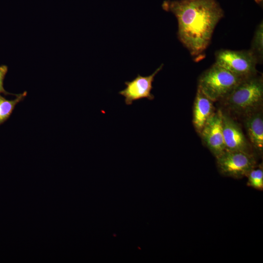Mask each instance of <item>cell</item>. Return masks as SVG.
Here are the masks:
<instances>
[{"mask_svg":"<svg viewBox=\"0 0 263 263\" xmlns=\"http://www.w3.org/2000/svg\"><path fill=\"white\" fill-rule=\"evenodd\" d=\"M163 9L178 22L177 37L195 61L202 60L215 28L224 17L217 0H165Z\"/></svg>","mask_w":263,"mask_h":263,"instance_id":"1","label":"cell"},{"mask_svg":"<svg viewBox=\"0 0 263 263\" xmlns=\"http://www.w3.org/2000/svg\"><path fill=\"white\" fill-rule=\"evenodd\" d=\"M222 101L233 113L244 117L260 111L263 102V76L257 74L244 79Z\"/></svg>","mask_w":263,"mask_h":263,"instance_id":"2","label":"cell"},{"mask_svg":"<svg viewBox=\"0 0 263 263\" xmlns=\"http://www.w3.org/2000/svg\"><path fill=\"white\" fill-rule=\"evenodd\" d=\"M244 79L214 63L200 75L198 88L212 101H222Z\"/></svg>","mask_w":263,"mask_h":263,"instance_id":"3","label":"cell"},{"mask_svg":"<svg viewBox=\"0 0 263 263\" xmlns=\"http://www.w3.org/2000/svg\"><path fill=\"white\" fill-rule=\"evenodd\" d=\"M216 64L243 78L258 74L257 63L249 50L220 49L214 54Z\"/></svg>","mask_w":263,"mask_h":263,"instance_id":"4","label":"cell"},{"mask_svg":"<svg viewBox=\"0 0 263 263\" xmlns=\"http://www.w3.org/2000/svg\"><path fill=\"white\" fill-rule=\"evenodd\" d=\"M216 159L220 173L235 179L246 177L257 165L253 154L242 151L225 150Z\"/></svg>","mask_w":263,"mask_h":263,"instance_id":"5","label":"cell"},{"mask_svg":"<svg viewBox=\"0 0 263 263\" xmlns=\"http://www.w3.org/2000/svg\"><path fill=\"white\" fill-rule=\"evenodd\" d=\"M222 115L223 111L220 109L215 112L208 119L200 134L204 143L215 158L225 150Z\"/></svg>","mask_w":263,"mask_h":263,"instance_id":"6","label":"cell"},{"mask_svg":"<svg viewBox=\"0 0 263 263\" xmlns=\"http://www.w3.org/2000/svg\"><path fill=\"white\" fill-rule=\"evenodd\" d=\"M163 67L162 64L150 75L143 76L138 74L132 81L125 82L126 87L120 91L119 94L125 97L126 105H132L133 101L142 98H147L150 100L154 98L153 94L151 93L153 88L152 82L155 76Z\"/></svg>","mask_w":263,"mask_h":263,"instance_id":"7","label":"cell"},{"mask_svg":"<svg viewBox=\"0 0 263 263\" xmlns=\"http://www.w3.org/2000/svg\"><path fill=\"white\" fill-rule=\"evenodd\" d=\"M223 133L225 150L250 152L249 144L238 123L223 112Z\"/></svg>","mask_w":263,"mask_h":263,"instance_id":"8","label":"cell"},{"mask_svg":"<svg viewBox=\"0 0 263 263\" xmlns=\"http://www.w3.org/2000/svg\"><path fill=\"white\" fill-rule=\"evenodd\" d=\"M213 102L197 88L193 109L192 122L199 134L208 119L215 112Z\"/></svg>","mask_w":263,"mask_h":263,"instance_id":"9","label":"cell"},{"mask_svg":"<svg viewBox=\"0 0 263 263\" xmlns=\"http://www.w3.org/2000/svg\"><path fill=\"white\" fill-rule=\"evenodd\" d=\"M244 125L250 144L259 153L263 151V117L260 111L244 117Z\"/></svg>","mask_w":263,"mask_h":263,"instance_id":"10","label":"cell"},{"mask_svg":"<svg viewBox=\"0 0 263 263\" xmlns=\"http://www.w3.org/2000/svg\"><path fill=\"white\" fill-rule=\"evenodd\" d=\"M255 58L257 64L263 62V22L261 21L257 25L248 49Z\"/></svg>","mask_w":263,"mask_h":263,"instance_id":"11","label":"cell"},{"mask_svg":"<svg viewBox=\"0 0 263 263\" xmlns=\"http://www.w3.org/2000/svg\"><path fill=\"white\" fill-rule=\"evenodd\" d=\"M26 91L16 96L14 99L8 100L0 94V125L4 123L12 113L16 106L26 96Z\"/></svg>","mask_w":263,"mask_h":263,"instance_id":"12","label":"cell"},{"mask_svg":"<svg viewBox=\"0 0 263 263\" xmlns=\"http://www.w3.org/2000/svg\"><path fill=\"white\" fill-rule=\"evenodd\" d=\"M247 185L255 189L263 190V165H257L247 175Z\"/></svg>","mask_w":263,"mask_h":263,"instance_id":"13","label":"cell"},{"mask_svg":"<svg viewBox=\"0 0 263 263\" xmlns=\"http://www.w3.org/2000/svg\"><path fill=\"white\" fill-rule=\"evenodd\" d=\"M8 71V67L6 65L0 66V94H2L4 95H17L18 94H14L7 92L3 87V81Z\"/></svg>","mask_w":263,"mask_h":263,"instance_id":"14","label":"cell"},{"mask_svg":"<svg viewBox=\"0 0 263 263\" xmlns=\"http://www.w3.org/2000/svg\"><path fill=\"white\" fill-rule=\"evenodd\" d=\"M256 1L257 3L261 4V0H256Z\"/></svg>","mask_w":263,"mask_h":263,"instance_id":"15","label":"cell"}]
</instances>
